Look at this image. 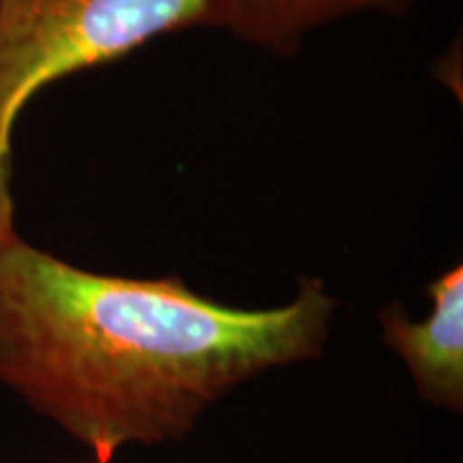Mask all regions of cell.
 <instances>
[{
  "label": "cell",
  "mask_w": 463,
  "mask_h": 463,
  "mask_svg": "<svg viewBox=\"0 0 463 463\" xmlns=\"http://www.w3.org/2000/svg\"><path fill=\"white\" fill-rule=\"evenodd\" d=\"M333 309L311 277L289 305L249 311L17 239L0 251V384L92 453H116L181 438L241 382L317 356Z\"/></svg>",
  "instance_id": "obj_1"
},
{
  "label": "cell",
  "mask_w": 463,
  "mask_h": 463,
  "mask_svg": "<svg viewBox=\"0 0 463 463\" xmlns=\"http://www.w3.org/2000/svg\"><path fill=\"white\" fill-rule=\"evenodd\" d=\"M228 0H0V251L15 232L14 127L56 80L118 61L161 34L225 28Z\"/></svg>",
  "instance_id": "obj_2"
},
{
  "label": "cell",
  "mask_w": 463,
  "mask_h": 463,
  "mask_svg": "<svg viewBox=\"0 0 463 463\" xmlns=\"http://www.w3.org/2000/svg\"><path fill=\"white\" fill-rule=\"evenodd\" d=\"M431 314L412 322L399 305L382 309L384 344L403 358L420 397L461 412L463 408V269L447 270L427 286Z\"/></svg>",
  "instance_id": "obj_3"
},
{
  "label": "cell",
  "mask_w": 463,
  "mask_h": 463,
  "mask_svg": "<svg viewBox=\"0 0 463 463\" xmlns=\"http://www.w3.org/2000/svg\"><path fill=\"white\" fill-rule=\"evenodd\" d=\"M414 0H228L225 28L277 56L297 54L305 37L341 17L373 11L402 17Z\"/></svg>",
  "instance_id": "obj_4"
},
{
  "label": "cell",
  "mask_w": 463,
  "mask_h": 463,
  "mask_svg": "<svg viewBox=\"0 0 463 463\" xmlns=\"http://www.w3.org/2000/svg\"><path fill=\"white\" fill-rule=\"evenodd\" d=\"M114 455L116 453H112V450H95V461L92 463H112Z\"/></svg>",
  "instance_id": "obj_5"
}]
</instances>
